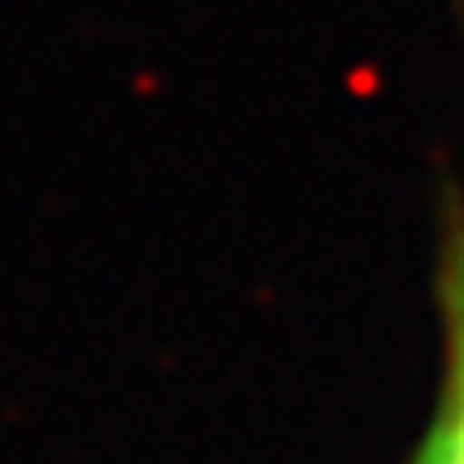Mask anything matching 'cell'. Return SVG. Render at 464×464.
<instances>
[{"label":"cell","instance_id":"cell-1","mask_svg":"<svg viewBox=\"0 0 464 464\" xmlns=\"http://www.w3.org/2000/svg\"><path fill=\"white\" fill-rule=\"evenodd\" d=\"M440 312H445V371L440 401L411 464H464V227L450 232L440 262Z\"/></svg>","mask_w":464,"mask_h":464}]
</instances>
